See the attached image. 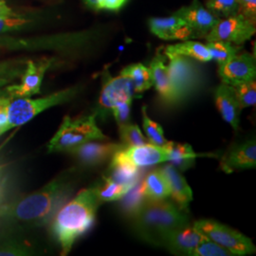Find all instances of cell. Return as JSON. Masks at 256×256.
I'll return each mask as SVG.
<instances>
[{
    "instance_id": "cell-27",
    "label": "cell",
    "mask_w": 256,
    "mask_h": 256,
    "mask_svg": "<svg viewBox=\"0 0 256 256\" xmlns=\"http://www.w3.org/2000/svg\"><path fill=\"white\" fill-rule=\"evenodd\" d=\"M108 176L120 184L133 187L142 178V172L133 165L110 162Z\"/></svg>"
},
{
    "instance_id": "cell-18",
    "label": "cell",
    "mask_w": 256,
    "mask_h": 256,
    "mask_svg": "<svg viewBox=\"0 0 256 256\" xmlns=\"http://www.w3.org/2000/svg\"><path fill=\"white\" fill-rule=\"evenodd\" d=\"M203 236L190 225L174 230L165 241L164 247L176 256H192Z\"/></svg>"
},
{
    "instance_id": "cell-16",
    "label": "cell",
    "mask_w": 256,
    "mask_h": 256,
    "mask_svg": "<svg viewBox=\"0 0 256 256\" xmlns=\"http://www.w3.org/2000/svg\"><path fill=\"white\" fill-rule=\"evenodd\" d=\"M153 86L158 93L160 99L167 104H178V96L170 77L168 66L165 64V55L156 54L149 66Z\"/></svg>"
},
{
    "instance_id": "cell-26",
    "label": "cell",
    "mask_w": 256,
    "mask_h": 256,
    "mask_svg": "<svg viewBox=\"0 0 256 256\" xmlns=\"http://www.w3.org/2000/svg\"><path fill=\"white\" fill-rule=\"evenodd\" d=\"M148 24L152 34L162 40H172L174 30L186 24V22L176 12L173 16L168 18H151Z\"/></svg>"
},
{
    "instance_id": "cell-20",
    "label": "cell",
    "mask_w": 256,
    "mask_h": 256,
    "mask_svg": "<svg viewBox=\"0 0 256 256\" xmlns=\"http://www.w3.org/2000/svg\"><path fill=\"white\" fill-rule=\"evenodd\" d=\"M144 192L149 200H164L170 196V188L164 172L160 169L150 171L142 178Z\"/></svg>"
},
{
    "instance_id": "cell-36",
    "label": "cell",
    "mask_w": 256,
    "mask_h": 256,
    "mask_svg": "<svg viewBox=\"0 0 256 256\" xmlns=\"http://www.w3.org/2000/svg\"><path fill=\"white\" fill-rule=\"evenodd\" d=\"M192 256H234L228 250L210 240V238L202 236L200 242L196 248Z\"/></svg>"
},
{
    "instance_id": "cell-23",
    "label": "cell",
    "mask_w": 256,
    "mask_h": 256,
    "mask_svg": "<svg viewBox=\"0 0 256 256\" xmlns=\"http://www.w3.org/2000/svg\"><path fill=\"white\" fill-rule=\"evenodd\" d=\"M164 54L184 55L204 63L212 61V56L207 46L192 40H186L176 45L166 46Z\"/></svg>"
},
{
    "instance_id": "cell-3",
    "label": "cell",
    "mask_w": 256,
    "mask_h": 256,
    "mask_svg": "<svg viewBox=\"0 0 256 256\" xmlns=\"http://www.w3.org/2000/svg\"><path fill=\"white\" fill-rule=\"evenodd\" d=\"M131 221L138 236L156 247H164L172 232L190 225L185 212L166 200H147Z\"/></svg>"
},
{
    "instance_id": "cell-34",
    "label": "cell",
    "mask_w": 256,
    "mask_h": 256,
    "mask_svg": "<svg viewBox=\"0 0 256 256\" xmlns=\"http://www.w3.org/2000/svg\"><path fill=\"white\" fill-rule=\"evenodd\" d=\"M25 59H12L0 61V81L12 82L20 78L26 66Z\"/></svg>"
},
{
    "instance_id": "cell-8",
    "label": "cell",
    "mask_w": 256,
    "mask_h": 256,
    "mask_svg": "<svg viewBox=\"0 0 256 256\" xmlns=\"http://www.w3.org/2000/svg\"><path fill=\"white\" fill-rule=\"evenodd\" d=\"M135 97H138V94L129 78L120 74L112 77L110 72H106L102 75V86L95 114L104 117L116 104L133 100Z\"/></svg>"
},
{
    "instance_id": "cell-29",
    "label": "cell",
    "mask_w": 256,
    "mask_h": 256,
    "mask_svg": "<svg viewBox=\"0 0 256 256\" xmlns=\"http://www.w3.org/2000/svg\"><path fill=\"white\" fill-rule=\"evenodd\" d=\"M206 46L210 52L212 60L216 61L218 64L227 62L240 50V46L226 41H209Z\"/></svg>"
},
{
    "instance_id": "cell-17",
    "label": "cell",
    "mask_w": 256,
    "mask_h": 256,
    "mask_svg": "<svg viewBox=\"0 0 256 256\" xmlns=\"http://www.w3.org/2000/svg\"><path fill=\"white\" fill-rule=\"evenodd\" d=\"M214 101L221 117L238 131L242 108L238 102L234 86L224 82L220 84L214 92Z\"/></svg>"
},
{
    "instance_id": "cell-31",
    "label": "cell",
    "mask_w": 256,
    "mask_h": 256,
    "mask_svg": "<svg viewBox=\"0 0 256 256\" xmlns=\"http://www.w3.org/2000/svg\"><path fill=\"white\" fill-rule=\"evenodd\" d=\"M34 23V19L30 16L12 14L0 18V34H6L9 32H20L32 26Z\"/></svg>"
},
{
    "instance_id": "cell-38",
    "label": "cell",
    "mask_w": 256,
    "mask_h": 256,
    "mask_svg": "<svg viewBox=\"0 0 256 256\" xmlns=\"http://www.w3.org/2000/svg\"><path fill=\"white\" fill-rule=\"evenodd\" d=\"M238 14L256 23V0H238Z\"/></svg>"
},
{
    "instance_id": "cell-39",
    "label": "cell",
    "mask_w": 256,
    "mask_h": 256,
    "mask_svg": "<svg viewBox=\"0 0 256 256\" xmlns=\"http://www.w3.org/2000/svg\"><path fill=\"white\" fill-rule=\"evenodd\" d=\"M12 100L0 102V136L6 133L8 124V106Z\"/></svg>"
},
{
    "instance_id": "cell-32",
    "label": "cell",
    "mask_w": 256,
    "mask_h": 256,
    "mask_svg": "<svg viewBox=\"0 0 256 256\" xmlns=\"http://www.w3.org/2000/svg\"><path fill=\"white\" fill-rule=\"evenodd\" d=\"M206 8L220 19L238 14V0H207Z\"/></svg>"
},
{
    "instance_id": "cell-30",
    "label": "cell",
    "mask_w": 256,
    "mask_h": 256,
    "mask_svg": "<svg viewBox=\"0 0 256 256\" xmlns=\"http://www.w3.org/2000/svg\"><path fill=\"white\" fill-rule=\"evenodd\" d=\"M142 128L149 142L152 144H155L156 146L164 147L169 142L165 138L162 128L158 122H156L153 120L148 117L146 106H142Z\"/></svg>"
},
{
    "instance_id": "cell-7",
    "label": "cell",
    "mask_w": 256,
    "mask_h": 256,
    "mask_svg": "<svg viewBox=\"0 0 256 256\" xmlns=\"http://www.w3.org/2000/svg\"><path fill=\"white\" fill-rule=\"evenodd\" d=\"M194 227L202 236L228 250L234 256H250L256 252V246L250 238L218 221L198 220Z\"/></svg>"
},
{
    "instance_id": "cell-12",
    "label": "cell",
    "mask_w": 256,
    "mask_h": 256,
    "mask_svg": "<svg viewBox=\"0 0 256 256\" xmlns=\"http://www.w3.org/2000/svg\"><path fill=\"white\" fill-rule=\"evenodd\" d=\"M218 74L222 82L232 86L256 80V58L248 52L238 54L227 62L218 64Z\"/></svg>"
},
{
    "instance_id": "cell-9",
    "label": "cell",
    "mask_w": 256,
    "mask_h": 256,
    "mask_svg": "<svg viewBox=\"0 0 256 256\" xmlns=\"http://www.w3.org/2000/svg\"><path fill=\"white\" fill-rule=\"evenodd\" d=\"M256 34L254 22L238 14L227 18L220 19L205 37L209 41H226L240 46Z\"/></svg>"
},
{
    "instance_id": "cell-13",
    "label": "cell",
    "mask_w": 256,
    "mask_h": 256,
    "mask_svg": "<svg viewBox=\"0 0 256 256\" xmlns=\"http://www.w3.org/2000/svg\"><path fill=\"white\" fill-rule=\"evenodd\" d=\"M124 144L115 142H97L95 140L86 142L80 146L75 147L70 150L68 154L82 165L96 166L104 164L108 158H111L118 150L122 149Z\"/></svg>"
},
{
    "instance_id": "cell-25",
    "label": "cell",
    "mask_w": 256,
    "mask_h": 256,
    "mask_svg": "<svg viewBox=\"0 0 256 256\" xmlns=\"http://www.w3.org/2000/svg\"><path fill=\"white\" fill-rule=\"evenodd\" d=\"M120 74L128 77L131 80L137 94L148 90L153 86L151 70L144 64H130L124 68Z\"/></svg>"
},
{
    "instance_id": "cell-1",
    "label": "cell",
    "mask_w": 256,
    "mask_h": 256,
    "mask_svg": "<svg viewBox=\"0 0 256 256\" xmlns=\"http://www.w3.org/2000/svg\"><path fill=\"white\" fill-rule=\"evenodd\" d=\"M70 172H64L36 192L10 202L0 210V220L12 229L38 228L48 224L72 194Z\"/></svg>"
},
{
    "instance_id": "cell-43",
    "label": "cell",
    "mask_w": 256,
    "mask_h": 256,
    "mask_svg": "<svg viewBox=\"0 0 256 256\" xmlns=\"http://www.w3.org/2000/svg\"><path fill=\"white\" fill-rule=\"evenodd\" d=\"M84 4L92 10H100L99 0H84Z\"/></svg>"
},
{
    "instance_id": "cell-35",
    "label": "cell",
    "mask_w": 256,
    "mask_h": 256,
    "mask_svg": "<svg viewBox=\"0 0 256 256\" xmlns=\"http://www.w3.org/2000/svg\"><path fill=\"white\" fill-rule=\"evenodd\" d=\"M238 102L241 108H247L254 106L256 104V80L243 82L234 86Z\"/></svg>"
},
{
    "instance_id": "cell-22",
    "label": "cell",
    "mask_w": 256,
    "mask_h": 256,
    "mask_svg": "<svg viewBox=\"0 0 256 256\" xmlns=\"http://www.w3.org/2000/svg\"><path fill=\"white\" fill-rule=\"evenodd\" d=\"M165 148L168 152L169 162L178 170H186L190 168L198 154L196 153L192 147L187 144H178L169 142Z\"/></svg>"
},
{
    "instance_id": "cell-21",
    "label": "cell",
    "mask_w": 256,
    "mask_h": 256,
    "mask_svg": "<svg viewBox=\"0 0 256 256\" xmlns=\"http://www.w3.org/2000/svg\"><path fill=\"white\" fill-rule=\"evenodd\" d=\"M36 247L25 238L14 234L0 236V256H28L36 254Z\"/></svg>"
},
{
    "instance_id": "cell-40",
    "label": "cell",
    "mask_w": 256,
    "mask_h": 256,
    "mask_svg": "<svg viewBox=\"0 0 256 256\" xmlns=\"http://www.w3.org/2000/svg\"><path fill=\"white\" fill-rule=\"evenodd\" d=\"M128 0H99L100 10H117L120 9Z\"/></svg>"
},
{
    "instance_id": "cell-4",
    "label": "cell",
    "mask_w": 256,
    "mask_h": 256,
    "mask_svg": "<svg viewBox=\"0 0 256 256\" xmlns=\"http://www.w3.org/2000/svg\"><path fill=\"white\" fill-rule=\"evenodd\" d=\"M96 114L72 119L66 116L54 136L48 144V152H68L92 140H106L96 122Z\"/></svg>"
},
{
    "instance_id": "cell-41",
    "label": "cell",
    "mask_w": 256,
    "mask_h": 256,
    "mask_svg": "<svg viewBox=\"0 0 256 256\" xmlns=\"http://www.w3.org/2000/svg\"><path fill=\"white\" fill-rule=\"evenodd\" d=\"M12 14H14V12L7 5L5 0H0V18L10 16Z\"/></svg>"
},
{
    "instance_id": "cell-11",
    "label": "cell",
    "mask_w": 256,
    "mask_h": 256,
    "mask_svg": "<svg viewBox=\"0 0 256 256\" xmlns=\"http://www.w3.org/2000/svg\"><path fill=\"white\" fill-rule=\"evenodd\" d=\"M52 62V60L46 58L38 61H27L25 70L20 77L21 82L6 86L12 100L39 94L44 76L50 68Z\"/></svg>"
},
{
    "instance_id": "cell-5",
    "label": "cell",
    "mask_w": 256,
    "mask_h": 256,
    "mask_svg": "<svg viewBox=\"0 0 256 256\" xmlns=\"http://www.w3.org/2000/svg\"><path fill=\"white\" fill-rule=\"evenodd\" d=\"M78 92V86H74L38 99L25 97L12 100L8 106V124L6 132L12 128L26 124L45 110L72 100Z\"/></svg>"
},
{
    "instance_id": "cell-24",
    "label": "cell",
    "mask_w": 256,
    "mask_h": 256,
    "mask_svg": "<svg viewBox=\"0 0 256 256\" xmlns=\"http://www.w3.org/2000/svg\"><path fill=\"white\" fill-rule=\"evenodd\" d=\"M132 187L112 180L108 176L102 178L101 182L93 187L100 203L120 200Z\"/></svg>"
},
{
    "instance_id": "cell-15",
    "label": "cell",
    "mask_w": 256,
    "mask_h": 256,
    "mask_svg": "<svg viewBox=\"0 0 256 256\" xmlns=\"http://www.w3.org/2000/svg\"><path fill=\"white\" fill-rule=\"evenodd\" d=\"M221 169L226 173L236 170L256 168V142L250 140L236 146L230 147L220 162Z\"/></svg>"
},
{
    "instance_id": "cell-19",
    "label": "cell",
    "mask_w": 256,
    "mask_h": 256,
    "mask_svg": "<svg viewBox=\"0 0 256 256\" xmlns=\"http://www.w3.org/2000/svg\"><path fill=\"white\" fill-rule=\"evenodd\" d=\"M164 172L170 188V196L180 210H186L192 200V189L185 178L180 173L174 165L166 164L160 168Z\"/></svg>"
},
{
    "instance_id": "cell-14",
    "label": "cell",
    "mask_w": 256,
    "mask_h": 256,
    "mask_svg": "<svg viewBox=\"0 0 256 256\" xmlns=\"http://www.w3.org/2000/svg\"><path fill=\"white\" fill-rule=\"evenodd\" d=\"M178 12L184 19L186 24L192 28L196 38H205L214 27L220 19L212 14L209 10L205 8L198 0H194L192 3L183 7Z\"/></svg>"
},
{
    "instance_id": "cell-44",
    "label": "cell",
    "mask_w": 256,
    "mask_h": 256,
    "mask_svg": "<svg viewBox=\"0 0 256 256\" xmlns=\"http://www.w3.org/2000/svg\"><path fill=\"white\" fill-rule=\"evenodd\" d=\"M10 82H7V81H0V88H3L5 86H8Z\"/></svg>"
},
{
    "instance_id": "cell-10",
    "label": "cell",
    "mask_w": 256,
    "mask_h": 256,
    "mask_svg": "<svg viewBox=\"0 0 256 256\" xmlns=\"http://www.w3.org/2000/svg\"><path fill=\"white\" fill-rule=\"evenodd\" d=\"M168 160L169 156L166 148L156 146L150 142L137 146L122 147L111 158L112 164H128L140 169Z\"/></svg>"
},
{
    "instance_id": "cell-42",
    "label": "cell",
    "mask_w": 256,
    "mask_h": 256,
    "mask_svg": "<svg viewBox=\"0 0 256 256\" xmlns=\"http://www.w3.org/2000/svg\"><path fill=\"white\" fill-rule=\"evenodd\" d=\"M7 100H12V98L10 97L6 86L0 88V102H3Z\"/></svg>"
},
{
    "instance_id": "cell-2",
    "label": "cell",
    "mask_w": 256,
    "mask_h": 256,
    "mask_svg": "<svg viewBox=\"0 0 256 256\" xmlns=\"http://www.w3.org/2000/svg\"><path fill=\"white\" fill-rule=\"evenodd\" d=\"M100 204L92 187L82 190L55 214L50 230L62 256H68L76 240L92 229Z\"/></svg>"
},
{
    "instance_id": "cell-28",
    "label": "cell",
    "mask_w": 256,
    "mask_h": 256,
    "mask_svg": "<svg viewBox=\"0 0 256 256\" xmlns=\"http://www.w3.org/2000/svg\"><path fill=\"white\" fill-rule=\"evenodd\" d=\"M142 178L120 198L122 210L130 218L140 209L144 203L147 200L144 192Z\"/></svg>"
},
{
    "instance_id": "cell-6",
    "label": "cell",
    "mask_w": 256,
    "mask_h": 256,
    "mask_svg": "<svg viewBox=\"0 0 256 256\" xmlns=\"http://www.w3.org/2000/svg\"><path fill=\"white\" fill-rule=\"evenodd\" d=\"M170 63L169 74L176 92L178 101L183 102L200 90L202 84V72L198 61L180 54H164Z\"/></svg>"
},
{
    "instance_id": "cell-37",
    "label": "cell",
    "mask_w": 256,
    "mask_h": 256,
    "mask_svg": "<svg viewBox=\"0 0 256 256\" xmlns=\"http://www.w3.org/2000/svg\"><path fill=\"white\" fill-rule=\"evenodd\" d=\"M132 102L133 100H128V101L120 102L110 110V112L112 113L114 119L119 126L129 122Z\"/></svg>"
},
{
    "instance_id": "cell-33",
    "label": "cell",
    "mask_w": 256,
    "mask_h": 256,
    "mask_svg": "<svg viewBox=\"0 0 256 256\" xmlns=\"http://www.w3.org/2000/svg\"><path fill=\"white\" fill-rule=\"evenodd\" d=\"M119 130L120 140L124 147L137 146L146 142V138L137 124L128 122L120 126Z\"/></svg>"
}]
</instances>
